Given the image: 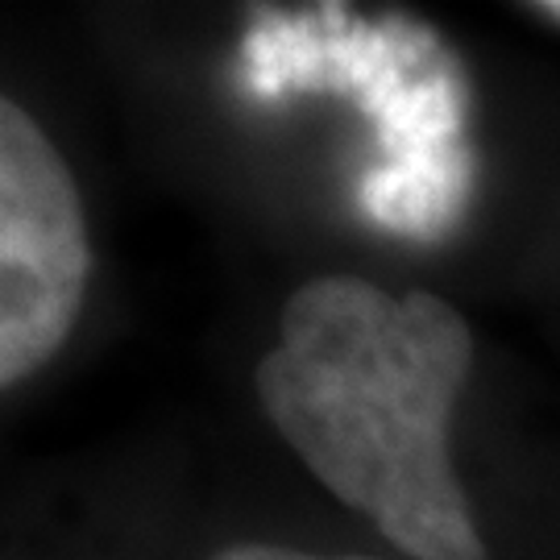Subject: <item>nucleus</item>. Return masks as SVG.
<instances>
[{
	"label": "nucleus",
	"instance_id": "nucleus-1",
	"mask_svg": "<svg viewBox=\"0 0 560 560\" xmlns=\"http://www.w3.org/2000/svg\"><path fill=\"white\" fill-rule=\"evenodd\" d=\"M469 365L474 337L457 307L332 275L287 300L254 386L303 465L395 548L416 560H486L448 457Z\"/></svg>",
	"mask_w": 560,
	"mask_h": 560
},
{
	"label": "nucleus",
	"instance_id": "nucleus-2",
	"mask_svg": "<svg viewBox=\"0 0 560 560\" xmlns=\"http://www.w3.org/2000/svg\"><path fill=\"white\" fill-rule=\"evenodd\" d=\"M92 249L59 150L18 101L0 104V382L62 349L88 291Z\"/></svg>",
	"mask_w": 560,
	"mask_h": 560
},
{
	"label": "nucleus",
	"instance_id": "nucleus-3",
	"mask_svg": "<svg viewBox=\"0 0 560 560\" xmlns=\"http://www.w3.org/2000/svg\"><path fill=\"white\" fill-rule=\"evenodd\" d=\"M217 560H374V557H316V552L279 548V544H237V548H224Z\"/></svg>",
	"mask_w": 560,
	"mask_h": 560
},
{
	"label": "nucleus",
	"instance_id": "nucleus-4",
	"mask_svg": "<svg viewBox=\"0 0 560 560\" xmlns=\"http://www.w3.org/2000/svg\"><path fill=\"white\" fill-rule=\"evenodd\" d=\"M540 13H544V18L560 21V0H552V4H540Z\"/></svg>",
	"mask_w": 560,
	"mask_h": 560
}]
</instances>
